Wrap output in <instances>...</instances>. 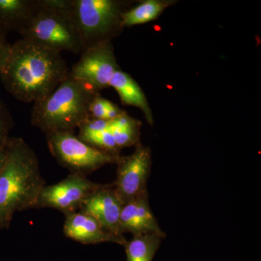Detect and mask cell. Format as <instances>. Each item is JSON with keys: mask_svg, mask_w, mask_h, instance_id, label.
I'll use <instances>...</instances> for the list:
<instances>
[{"mask_svg": "<svg viewBox=\"0 0 261 261\" xmlns=\"http://www.w3.org/2000/svg\"><path fill=\"white\" fill-rule=\"evenodd\" d=\"M106 101L99 93L96 94L89 108V117L94 119L106 120Z\"/></svg>", "mask_w": 261, "mask_h": 261, "instance_id": "d6986e66", "label": "cell"}, {"mask_svg": "<svg viewBox=\"0 0 261 261\" xmlns=\"http://www.w3.org/2000/svg\"><path fill=\"white\" fill-rule=\"evenodd\" d=\"M109 86L116 89L123 104L140 108L145 113L147 120L152 122V114L145 94L129 75L121 70H117L113 75Z\"/></svg>", "mask_w": 261, "mask_h": 261, "instance_id": "5bb4252c", "label": "cell"}, {"mask_svg": "<svg viewBox=\"0 0 261 261\" xmlns=\"http://www.w3.org/2000/svg\"><path fill=\"white\" fill-rule=\"evenodd\" d=\"M41 6L19 34L22 39L61 53L82 54L80 34L69 10L53 8L40 0Z\"/></svg>", "mask_w": 261, "mask_h": 261, "instance_id": "277c9868", "label": "cell"}, {"mask_svg": "<svg viewBox=\"0 0 261 261\" xmlns=\"http://www.w3.org/2000/svg\"><path fill=\"white\" fill-rule=\"evenodd\" d=\"M13 120L9 110L0 99V149L4 147L9 139L10 130L13 128Z\"/></svg>", "mask_w": 261, "mask_h": 261, "instance_id": "ac0fdd59", "label": "cell"}, {"mask_svg": "<svg viewBox=\"0 0 261 261\" xmlns=\"http://www.w3.org/2000/svg\"><path fill=\"white\" fill-rule=\"evenodd\" d=\"M5 157H6V145L4 147L0 149V171L4 164Z\"/></svg>", "mask_w": 261, "mask_h": 261, "instance_id": "44dd1931", "label": "cell"}, {"mask_svg": "<svg viewBox=\"0 0 261 261\" xmlns=\"http://www.w3.org/2000/svg\"><path fill=\"white\" fill-rule=\"evenodd\" d=\"M163 237L155 233L135 235L124 245L127 261H152Z\"/></svg>", "mask_w": 261, "mask_h": 261, "instance_id": "9a60e30c", "label": "cell"}, {"mask_svg": "<svg viewBox=\"0 0 261 261\" xmlns=\"http://www.w3.org/2000/svg\"><path fill=\"white\" fill-rule=\"evenodd\" d=\"M120 231L135 235L144 233H155L164 238L155 218L149 207L148 194L144 195L126 202L122 207L120 216Z\"/></svg>", "mask_w": 261, "mask_h": 261, "instance_id": "7c38bea8", "label": "cell"}, {"mask_svg": "<svg viewBox=\"0 0 261 261\" xmlns=\"http://www.w3.org/2000/svg\"><path fill=\"white\" fill-rule=\"evenodd\" d=\"M101 186L84 175L70 173L63 181L43 187L36 208L50 207L61 211L65 216L73 214L80 211L84 201Z\"/></svg>", "mask_w": 261, "mask_h": 261, "instance_id": "52a82bcc", "label": "cell"}, {"mask_svg": "<svg viewBox=\"0 0 261 261\" xmlns=\"http://www.w3.org/2000/svg\"><path fill=\"white\" fill-rule=\"evenodd\" d=\"M150 163L149 149L141 145L130 156L120 159L116 180L113 187L123 205L147 193L146 185Z\"/></svg>", "mask_w": 261, "mask_h": 261, "instance_id": "9c48e42d", "label": "cell"}, {"mask_svg": "<svg viewBox=\"0 0 261 261\" xmlns=\"http://www.w3.org/2000/svg\"><path fill=\"white\" fill-rule=\"evenodd\" d=\"M63 232L67 238L84 245L113 243L124 246L127 243L123 237L108 232L97 220L81 212L65 216Z\"/></svg>", "mask_w": 261, "mask_h": 261, "instance_id": "8fae6325", "label": "cell"}, {"mask_svg": "<svg viewBox=\"0 0 261 261\" xmlns=\"http://www.w3.org/2000/svg\"><path fill=\"white\" fill-rule=\"evenodd\" d=\"M40 6V0H0V32H20Z\"/></svg>", "mask_w": 261, "mask_h": 261, "instance_id": "4fadbf2b", "label": "cell"}, {"mask_svg": "<svg viewBox=\"0 0 261 261\" xmlns=\"http://www.w3.org/2000/svg\"><path fill=\"white\" fill-rule=\"evenodd\" d=\"M110 130L114 137L118 149L132 145L135 143L136 139H137V124H136L135 121L130 123L128 126L118 128V127L113 126L112 122L111 121Z\"/></svg>", "mask_w": 261, "mask_h": 261, "instance_id": "e0dca14e", "label": "cell"}, {"mask_svg": "<svg viewBox=\"0 0 261 261\" xmlns=\"http://www.w3.org/2000/svg\"><path fill=\"white\" fill-rule=\"evenodd\" d=\"M69 72L61 53L21 39L11 44L0 77L17 100L34 103L50 94Z\"/></svg>", "mask_w": 261, "mask_h": 261, "instance_id": "6da1fadb", "label": "cell"}, {"mask_svg": "<svg viewBox=\"0 0 261 261\" xmlns=\"http://www.w3.org/2000/svg\"><path fill=\"white\" fill-rule=\"evenodd\" d=\"M92 89L72 76L66 78L50 94L34 103L31 121L45 134L73 132L89 118L94 96Z\"/></svg>", "mask_w": 261, "mask_h": 261, "instance_id": "3957f363", "label": "cell"}, {"mask_svg": "<svg viewBox=\"0 0 261 261\" xmlns=\"http://www.w3.org/2000/svg\"><path fill=\"white\" fill-rule=\"evenodd\" d=\"M44 186L34 151L23 139L9 137L0 171V230L9 228L15 213L36 208Z\"/></svg>", "mask_w": 261, "mask_h": 261, "instance_id": "7a4b0ae2", "label": "cell"}, {"mask_svg": "<svg viewBox=\"0 0 261 261\" xmlns=\"http://www.w3.org/2000/svg\"><path fill=\"white\" fill-rule=\"evenodd\" d=\"M46 137L53 157L70 173L87 176L104 165L118 163L121 158L88 145L73 132H56Z\"/></svg>", "mask_w": 261, "mask_h": 261, "instance_id": "8992f818", "label": "cell"}, {"mask_svg": "<svg viewBox=\"0 0 261 261\" xmlns=\"http://www.w3.org/2000/svg\"><path fill=\"white\" fill-rule=\"evenodd\" d=\"M11 44L7 42L5 34L0 32V74L3 72L5 63L8 60Z\"/></svg>", "mask_w": 261, "mask_h": 261, "instance_id": "ffe728a7", "label": "cell"}, {"mask_svg": "<svg viewBox=\"0 0 261 261\" xmlns=\"http://www.w3.org/2000/svg\"><path fill=\"white\" fill-rule=\"evenodd\" d=\"M118 69L111 42L100 43L82 53L80 61L70 70L75 80L98 92L109 86Z\"/></svg>", "mask_w": 261, "mask_h": 261, "instance_id": "ba28073f", "label": "cell"}, {"mask_svg": "<svg viewBox=\"0 0 261 261\" xmlns=\"http://www.w3.org/2000/svg\"><path fill=\"white\" fill-rule=\"evenodd\" d=\"M121 9L120 3L113 0H71L69 13L83 51L111 42V36L122 27Z\"/></svg>", "mask_w": 261, "mask_h": 261, "instance_id": "5b68a950", "label": "cell"}, {"mask_svg": "<svg viewBox=\"0 0 261 261\" xmlns=\"http://www.w3.org/2000/svg\"><path fill=\"white\" fill-rule=\"evenodd\" d=\"M123 205L113 187L102 185L84 201L79 212L93 217L108 232L123 237L119 226Z\"/></svg>", "mask_w": 261, "mask_h": 261, "instance_id": "30bf717a", "label": "cell"}, {"mask_svg": "<svg viewBox=\"0 0 261 261\" xmlns=\"http://www.w3.org/2000/svg\"><path fill=\"white\" fill-rule=\"evenodd\" d=\"M166 7V4L159 1L144 2L133 9L122 13V27H129L151 21L157 18Z\"/></svg>", "mask_w": 261, "mask_h": 261, "instance_id": "2e32d148", "label": "cell"}]
</instances>
